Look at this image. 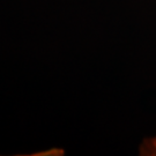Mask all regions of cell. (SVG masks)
<instances>
[{"instance_id":"6da1fadb","label":"cell","mask_w":156,"mask_h":156,"mask_svg":"<svg viewBox=\"0 0 156 156\" xmlns=\"http://www.w3.org/2000/svg\"><path fill=\"white\" fill-rule=\"evenodd\" d=\"M140 154L147 156H156V136L149 138L142 142L140 147Z\"/></svg>"}]
</instances>
